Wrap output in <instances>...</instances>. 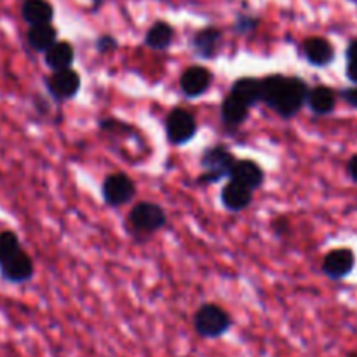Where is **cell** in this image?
Here are the masks:
<instances>
[{
  "label": "cell",
  "mask_w": 357,
  "mask_h": 357,
  "mask_svg": "<svg viewBox=\"0 0 357 357\" xmlns=\"http://www.w3.org/2000/svg\"><path fill=\"white\" fill-rule=\"evenodd\" d=\"M264 169L257 162H253V160H237L232 169V174H230V181L251 192L260 188L264 185Z\"/></svg>",
  "instance_id": "obj_11"
},
{
  "label": "cell",
  "mask_w": 357,
  "mask_h": 357,
  "mask_svg": "<svg viewBox=\"0 0 357 357\" xmlns=\"http://www.w3.org/2000/svg\"><path fill=\"white\" fill-rule=\"evenodd\" d=\"M220 31L216 28H206V30L199 31L194 38V49L201 58H213L218 51V45H220Z\"/></svg>",
  "instance_id": "obj_20"
},
{
  "label": "cell",
  "mask_w": 357,
  "mask_h": 357,
  "mask_svg": "<svg viewBox=\"0 0 357 357\" xmlns=\"http://www.w3.org/2000/svg\"><path fill=\"white\" fill-rule=\"evenodd\" d=\"M307 103H309L310 110H312L314 114L326 115L330 114V112H333L335 103H337V98H335V93L330 89V87L319 86L309 91Z\"/></svg>",
  "instance_id": "obj_18"
},
{
  "label": "cell",
  "mask_w": 357,
  "mask_h": 357,
  "mask_svg": "<svg viewBox=\"0 0 357 357\" xmlns=\"http://www.w3.org/2000/svg\"><path fill=\"white\" fill-rule=\"evenodd\" d=\"M115 45H117V42H115V38H112V37H101L100 40H98V51L108 52V51H112V49H115Z\"/></svg>",
  "instance_id": "obj_24"
},
{
  "label": "cell",
  "mask_w": 357,
  "mask_h": 357,
  "mask_svg": "<svg viewBox=\"0 0 357 357\" xmlns=\"http://www.w3.org/2000/svg\"><path fill=\"white\" fill-rule=\"evenodd\" d=\"M344 98L352 105V107L357 108V87H352V89L344 91Z\"/></svg>",
  "instance_id": "obj_25"
},
{
  "label": "cell",
  "mask_w": 357,
  "mask_h": 357,
  "mask_svg": "<svg viewBox=\"0 0 357 357\" xmlns=\"http://www.w3.org/2000/svg\"><path fill=\"white\" fill-rule=\"evenodd\" d=\"M265 105L281 117H293L302 110L309 98V87L298 77L271 75L261 80Z\"/></svg>",
  "instance_id": "obj_1"
},
{
  "label": "cell",
  "mask_w": 357,
  "mask_h": 357,
  "mask_svg": "<svg viewBox=\"0 0 357 357\" xmlns=\"http://www.w3.org/2000/svg\"><path fill=\"white\" fill-rule=\"evenodd\" d=\"M173 37L174 31L173 28H171V24L159 21V23H155L149 30V33H146L145 37V44L149 45V47L155 49V51H164V49H167L171 45Z\"/></svg>",
  "instance_id": "obj_21"
},
{
  "label": "cell",
  "mask_w": 357,
  "mask_h": 357,
  "mask_svg": "<svg viewBox=\"0 0 357 357\" xmlns=\"http://www.w3.org/2000/svg\"><path fill=\"white\" fill-rule=\"evenodd\" d=\"M167 216L159 204L153 202H138L129 213V223L139 234H153L162 229Z\"/></svg>",
  "instance_id": "obj_4"
},
{
  "label": "cell",
  "mask_w": 357,
  "mask_h": 357,
  "mask_svg": "<svg viewBox=\"0 0 357 357\" xmlns=\"http://www.w3.org/2000/svg\"><path fill=\"white\" fill-rule=\"evenodd\" d=\"M237 160L234 159V155L230 153V150L227 146L218 145L208 149L202 155L201 166L204 169V173L201 174V181H208V183H216L222 178L232 174L234 166H236Z\"/></svg>",
  "instance_id": "obj_3"
},
{
  "label": "cell",
  "mask_w": 357,
  "mask_h": 357,
  "mask_svg": "<svg viewBox=\"0 0 357 357\" xmlns=\"http://www.w3.org/2000/svg\"><path fill=\"white\" fill-rule=\"evenodd\" d=\"M347 59H349V66H347V75L352 82H357V40L352 42L347 49Z\"/></svg>",
  "instance_id": "obj_23"
},
{
  "label": "cell",
  "mask_w": 357,
  "mask_h": 357,
  "mask_svg": "<svg viewBox=\"0 0 357 357\" xmlns=\"http://www.w3.org/2000/svg\"><path fill=\"white\" fill-rule=\"evenodd\" d=\"M253 201V192L241 185L227 183L222 190V202L229 211H244Z\"/></svg>",
  "instance_id": "obj_15"
},
{
  "label": "cell",
  "mask_w": 357,
  "mask_h": 357,
  "mask_svg": "<svg viewBox=\"0 0 357 357\" xmlns=\"http://www.w3.org/2000/svg\"><path fill=\"white\" fill-rule=\"evenodd\" d=\"M303 54L307 61L314 66H326L333 59L335 51L326 38L312 37L303 42Z\"/></svg>",
  "instance_id": "obj_12"
},
{
  "label": "cell",
  "mask_w": 357,
  "mask_h": 357,
  "mask_svg": "<svg viewBox=\"0 0 357 357\" xmlns=\"http://www.w3.org/2000/svg\"><path fill=\"white\" fill-rule=\"evenodd\" d=\"M33 261H31L30 255L24 253L23 250L17 255H14L13 258H9L6 264L0 265V275H2V279H6L7 282H13V284L28 282L33 278Z\"/></svg>",
  "instance_id": "obj_8"
},
{
  "label": "cell",
  "mask_w": 357,
  "mask_h": 357,
  "mask_svg": "<svg viewBox=\"0 0 357 357\" xmlns=\"http://www.w3.org/2000/svg\"><path fill=\"white\" fill-rule=\"evenodd\" d=\"M166 132L171 143L185 145L197 135V122L190 112L183 110V108H174L166 119Z\"/></svg>",
  "instance_id": "obj_5"
},
{
  "label": "cell",
  "mask_w": 357,
  "mask_h": 357,
  "mask_svg": "<svg viewBox=\"0 0 357 357\" xmlns=\"http://www.w3.org/2000/svg\"><path fill=\"white\" fill-rule=\"evenodd\" d=\"M349 173H351L352 180L357 181V155L352 157L351 162H349Z\"/></svg>",
  "instance_id": "obj_26"
},
{
  "label": "cell",
  "mask_w": 357,
  "mask_h": 357,
  "mask_svg": "<svg viewBox=\"0 0 357 357\" xmlns=\"http://www.w3.org/2000/svg\"><path fill=\"white\" fill-rule=\"evenodd\" d=\"M26 38L33 51L45 54L56 44V30L51 26V23L37 24V26H30Z\"/></svg>",
  "instance_id": "obj_17"
},
{
  "label": "cell",
  "mask_w": 357,
  "mask_h": 357,
  "mask_svg": "<svg viewBox=\"0 0 357 357\" xmlns=\"http://www.w3.org/2000/svg\"><path fill=\"white\" fill-rule=\"evenodd\" d=\"M351 357H357V354L356 356H351Z\"/></svg>",
  "instance_id": "obj_27"
},
{
  "label": "cell",
  "mask_w": 357,
  "mask_h": 357,
  "mask_svg": "<svg viewBox=\"0 0 357 357\" xmlns=\"http://www.w3.org/2000/svg\"><path fill=\"white\" fill-rule=\"evenodd\" d=\"M45 86H47L49 94H51L54 100H72L80 89V77L79 73L73 72L72 68L61 70V72H52V75L49 77Z\"/></svg>",
  "instance_id": "obj_7"
},
{
  "label": "cell",
  "mask_w": 357,
  "mask_h": 357,
  "mask_svg": "<svg viewBox=\"0 0 357 357\" xmlns=\"http://www.w3.org/2000/svg\"><path fill=\"white\" fill-rule=\"evenodd\" d=\"M232 326V317L215 303H204L194 316V328L201 337L220 338Z\"/></svg>",
  "instance_id": "obj_2"
},
{
  "label": "cell",
  "mask_w": 357,
  "mask_h": 357,
  "mask_svg": "<svg viewBox=\"0 0 357 357\" xmlns=\"http://www.w3.org/2000/svg\"><path fill=\"white\" fill-rule=\"evenodd\" d=\"M248 110H250V107H246L243 101L236 100V98L229 94L222 105L223 124L229 126V128H237V126H241L244 121H246Z\"/></svg>",
  "instance_id": "obj_19"
},
{
  "label": "cell",
  "mask_w": 357,
  "mask_h": 357,
  "mask_svg": "<svg viewBox=\"0 0 357 357\" xmlns=\"http://www.w3.org/2000/svg\"><path fill=\"white\" fill-rule=\"evenodd\" d=\"M230 96L243 101L246 107H253V105L260 103L261 98H264L261 80L255 79V77H243V79H239L232 86V89H230Z\"/></svg>",
  "instance_id": "obj_13"
},
{
  "label": "cell",
  "mask_w": 357,
  "mask_h": 357,
  "mask_svg": "<svg viewBox=\"0 0 357 357\" xmlns=\"http://www.w3.org/2000/svg\"><path fill=\"white\" fill-rule=\"evenodd\" d=\"M75 52L68 42H56L47 52H45V63L52 72H61V70H68L72 66Z\"/></svg>",
  "instance_id": "obj_16"
},
{
  "label": "cell",
  "mask_w": 357,
  "mask_h": 357,
  "mask_svg": "<svg viewBox=\"0 0 357 357\" xmlns=\"http://www.w3.org/2000/svg\"><path fill=\"white\" fill-rule=\"evenodd\" d=\"M211 80L213 75L208 68H204V66H190L181 75L180 86L185 96L199 98L209 89Z\"/></svg>",
  "instance_id": "obj_9"
},
{
  "label": "cell",
  "mask_w": 357,
  "mask_h": 357,
  "mask_svg": "<svg viewBox=\"0 0 357 357\" xmlns=\"http://www.w3.org/2000/svg\"><path fill=\"white\" fill-rule=\"evenodd\" d=\"M52 6L47 0H24L21 6V16L30 26L37 24H49L52 20Z\"/></svg>",
  "instance_id": "obj_14"
},
{
  "label": "cell",
  "mask_w": 357,
  "mask_h": 357,
  "mask_svg": "<svg viewBox=\"0 0 357 357\" xmlns=\"http://www.w3.org/2000/svg\"><path fill=\"white\" fill-rule=\"evenodd\" d=\"M101 192H103V199L108 206L119 208V206L128 204L135 197L136 187L128 174L115 173L107 176V180L103 181V190Z\"/></svg>",
  "instance_id": "obj_6"
},
{
  "label": "cell",
  "mask_w": 357,
  "mask_h": 357,
  "mask_svg": "<svg viewBox=\"0 0 357 357\" xmlns=\"http://www.w3.org/2000/svg\"><path fill=\"white\" fill-rule=\"evenodd\" d=\"M21 251V243L13 230H3L0 232V265L6 264L9 258Z\"/></svg>",
  "instance_id": "obj_22"
},
{
  "label": "cell",
  "mask_w": 357,
  "mask_h": 357,
  "mask_svg": "<svg viewBox=\"0 0 357 357\" xmlns=\"http://www.w3.org/2000/svg\"><path fill=\"white\" fill-rule=\"evenodd\" d=\"M354 253L347 248H340V250H333L324 257L323 261V272L330 279H344L345 275L351 274L354 268Z\"/></svg>",
  "instance_id": "obj_10"
}]
</instances>
